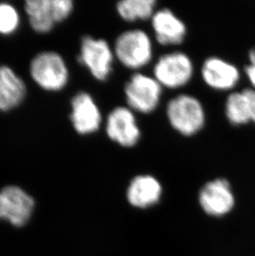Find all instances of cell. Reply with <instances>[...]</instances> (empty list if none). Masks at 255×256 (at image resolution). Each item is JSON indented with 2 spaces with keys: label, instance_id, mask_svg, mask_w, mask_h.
Segmentation results:
<instances>
[{
  "label": "cell",
  "instance_id": "277c9868",
  "mask_svg": "<svg viewBox=\"0 0 255 256\" xmlns=\"http://www.w3.org/2000/svg\"><path fill=\"white\" fill-rule=\"evenodd\" d=\"M162 90L164 88L154 76L135 72L124 86L128 107L140 114H151L160 104Z\"/></svg>",
  "mask_w": 255,
  "mask_h": 256
},
{
  "label": "cell",
  "instance_id": "6da1fadb",
  "mask_svg": "<svg viewBox=\"0 0 255 256\" xmlns=\"http://www.w3.org/2000/svg\"><path fill=\"white\" fill-rule=\"evenodd\" d=\"M165 113L172 128L185 137L199 133L206 120L202 103L192 94H180L172 98Z\"/></svg>",
  "mask_w": 255,
  "mask_h": 256
},
{
  "label": "cell",
  "instance_id": "5b68a950",
  "mask_svg": "<svg viewBox=\"0 0 255 256\" xmlns=\"http://www.w3.org/2000/svg\"><path fill=\"white\" fill-rule=\"evenodd\" d=\"M116 59L113 48L102 38L86 36L82 38L78 60L100 82L108 80L113 72Z\"/></svg>",
  "mask_w": 255,
  "mask_h": 256
},
{
  "label": "cell",
  "instance_id": "52a82bcc",
  "mask_svg": "<svg viewBox=\"0 0 255 256\" xmlns=\"http://www.w3.org/2000/svg\"><path fill=\"white\" fill-rule=\"evenodd\" d=\"M106 133L121 147H134L141 138V130L134 112L128 106L114 107L106 120Z\"/></svg>",
  "mask_w": 255,
  "mask_h": 256
},
{
  "label": "cell",
  "instance_id": "ac0fdd59",
  "mask_svg": "<svg viewBox=\"0 0 255 256\" xmlns=\"http://www.w3.org/2000/svg\"><path fill=\"white\" fill-rule=\"evenodd\" d=\"M20 18L14 8L7 4H0V32L11 34L17 28Z\"/></svg>",
  "mask_w": 255,
  "mask_h": 256
},
{
  "label": "cell",
  "instance_id": "30bf717a",
  "mask_svg": "<svg viewBox=\"0 0 255 256\" xmlns=\"http://www.w3.org/2000/svg\"><path fill=\"white\" fill-rule=\"evenodd\" d=\"M200 75L207 86L218 92L232 89L240 78L236 66L218 56H210L204 60Z\"/></svg>",
  "mask_w": 255,
  "mask_h": 256
},
{
  "label": "cell",
  "instance_id": "8fae6325",
  "mask_svg": "<svg viewBox=\"0 0 255 256\" xmlns=\"http://www.w3.org/2000/svg\"><path fill=\"white\" fill-rule=\"evenodd\" d=\"M203 210L209 215L220 216L233 209L234 196L226 179H214L204 184L199 194Z\"/></svg>",
  "mask_w": 255,
  "mask_h": 256
},
{
  "label": "cell",
  "instance_id": "8992f818",
  "mask_svg": "<svg viewBox=\"0 0 255 256\" xmlns=\"http://www.w3.org/2000/svg\"><path fill=\"white\" fill-rule=\"evenodd\" d=\"M25 10L32 28L38 32H48L55 22H62L72 14L70 0H28Z\"/></svg>",
  "mask_w": 255,
  "mask_h": 256
},
{
  "label": "cell",
  "instance_id": "2e32d148",
  "mask_svg": "<svg viewBox=\"0 0 255 256\" xmlns=\"http://www.w3.org/2000/svg\"><path fill=\"white\" fill-rule=\"evenodd\" d=\"M26 86L10 68L0 66V110H8L22 102Z\"/></svg>",
  "mask_w": 255,
  "mask_h": 256
},
{
  "label": "cell",
  "instance_id": "5bb4252c",
  "mask_svg": "<svg viewBox=\"0 0 255 256\" xmlns=\"http://www.w3.org/2000/svg\"><path fill=\"white\" fill-rule=\"evenodd\" d=\"M227 120L234 126H242L253 121L255 123V92L246 89L233 92L227 97L224 104Z\"/></svg>",
  "mask_w": 255,
  "mask_h": 256
},
{
  "label": "cell",
  "instance_id": "e0dca14e",
  "mask_svg": "<svg viewBox=\"0 0 255 256\" xmlns=\"http://www.w3.org/2000/svg\"><path fill=\"white\" fill-rule=\"evenodd\" d=\"M154 0H122L117 2L116 11L121 20L128 22L151 20L156 12Z\"/></svg>",
  "mask_w": 255,
  "mask_h": 256
},
{
  "label": "cell",
  "instance_id": "ffe728a7",
  "mask_svg": "<svg viewBox=\"0 0 255 256\" xmlns=\"http://www.w3.org/2000/svg\"><path fill=\"white\" fill-rule=\"evenodd\" d=\"M2 219H4V202L2 192H0V220Z\"/></svg>",
  "mask_w": 255,
  "mask_h": 256
},
{
  "label": "cell",
  "instance_id": "d6986e66",
  "mask_svg": "<svg viewBox=\"0 0 255 256\" xmlns=\"http://www.w3.org/2000/svg\"><path fill=\"white\" fill-rule=\"evenodd\" d=\"M248 58L250 60V64L246 66L244 70L251 84L255 87V48L250 52Z\"/></svg>",
  "mask_w": 255,
  "mask_h": 256
},
{
  "label": "cell",
  "instance_id": "3957f363",
  "mask_svg": "<svg viewBox=\"0 0 255 256\" xmlns=\"http://www.w3.org/2000/svg\"><path fill=\"white\" fill-rule=\"evenodd\" d=\"M152 74L162 88L178 90L188 85L194 75V64L188 54L174 51L156 60Z\"/></svg>",
  "mask_w": 255,
  "mask_h": 256
},
{
  "label": "cell",
  "instance_id": "7a4b0ae2",
  "mask_svg": "<svg viewBox=\"0 0 255 256\" xmlns=\"http://www.w3.org/2000/svg\"><path fill=\"white\" fill-rule=\"evenodd\" d=\"M113 50L116 60L132 70L145 68L154 56L152 39L142 29H130L121 32L116 38Z\"/></svg>",
  "mask_w": 255,
  "mask_h": 256
},
{
  "label": "cell",
  "instance_id": "9c48e42d",
  "mask_svg": "<svg viewBox=\"0 0 255 256\" xmlns=\"http://www.w3.org/2000/svg\"><path fill=\"white\" fill-rule=\"evenodd\" d=\"M72 107L70 120L77 133L84 136L99 130L103 120L102 112L90 94L79 92L73 97Z\"/></svg>",
  "mask_w": 255,
  "mask_h": 256
},
{
  "label": "cell",
  "instance_id": "9a60e30c",
  "mask_svg": "<svg viewBox=\"0 0 255 256\" xmlns=\"http://www.w3.org/2000/svg\"><path fill=\"white\" fill-rule=\"evenodd\" d=\"M162 192V185L158 179L151 175H138L130 182L128 200L137 208H148L158 202Z\"/></svg>",
  "mask_w": 255,
  "mask_h": 256
},
{
  "label": "cell",
  "instance_id": "4fadbf2b",
  "mask_svg": "<svg viewBox=\"0 0 255 256\" xmlns=\"http://www.w3.org/2000/svg\"><path fill=\"white\" fill-rule=\"evenodd\" d=\"M1 192L4 202V220L15 226L25 225L34 212V198L16 186H6Z\"/></svg>",
  "mask_w": 255,
  "mask_h": 256
},
{
  "label": "cell",
  "instance_id": "ba28073f",
  "mask_svg": "<svg viewBox=\"0 0 255 256\" xmlns=\"http://www.w3.org/2000/svg\"><path fill=\"white\" fill-rule=\"evenodd\" d=\"M31 75L40 86L48 90L62 89L69 76L64 60L56 52H44L34 58Z\"/></svg>",
  "mask_w": 255,
  "mask_h": 256
},
{
  "label": "cell",
  "instance_id": "7c38bea8",
  "mask_svg": "<svg viewBox=\"0 0 255 256\" xmlns=\"http://www.w3.org/2000/svg\"><path fill=\"white\" fill-rule=\"evenodd\" d=\"M151 25L156 42L162 46H178L188 34L185 22L168 8L156 10Z\"/></svg>",
  "mask_w": 255,
  "mask_h": 256
}]
</instances>
